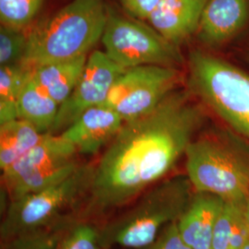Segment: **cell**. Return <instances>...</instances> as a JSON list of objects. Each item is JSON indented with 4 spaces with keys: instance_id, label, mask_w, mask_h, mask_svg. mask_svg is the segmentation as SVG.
Wrapping results in <instances>:
<instances>
[{
    "instance_id": "cell-21",
    "label": "cell",
    "mask_w": 249,
    "mask_h": 249,
    "mask_svg": "<svg viewBox=\"0 0 249 249\" xmlns=\"http://www.w3.org/2000/svg\"><path fill=\"white\" fill-rule=\"evenodd\" d=\"M45 3V0H0L1 25L28 30Z\"/></svg>"
},
{
    "instance_id": "cell-20",
    "label": "cell",
    "mask_w": 249,
    "mask_h": 249,
    "mask_svg": "<svg viewBox=\"0 0 249 249\" xmlns=\"http://www.w3.org/2000/svg\"><path fill=\"white\" fill-rule=\"evenodd\" d=\"M75 222L72 217L51 226L18 234L1 242V249H53L66 230Z\"/></svg>"
},
{
    "instance_id": "cell-16",
    "label": "cell",
    "mask_w": 249,
    "mask_h": 249,
    "mask_svg": "<svg viewBox=\"0 0 249 249\" xmlns=\"http://www.w3.org/2000/svg\"><path fill=\"white\" fill-rule=\"evenodd\" d=\"M59 107L32 74L18 98V118L33 124L41 133H50Z\"/></svg>"
},
{
    "instance_id": "cell-10",
    "label": "cell",
    "mask_w": 249,
    "mask_h": 249,
    "mask_svg": "<svg viewBox=\"0 0 249 249\" xmlns=\"http://www.w3.org/2000/svg\"><path fill=\"white\" fill-rule=\"evenodd\" d=\"M124 70L112 61L104 51L95 50L90 53L71 94L59 107L50 134L61 133L84 112L104 105Z\"/></svg>"
},
{
    "instance_id": "cell-14",
    "label": "cell",
    "mask_w": 249,
    "mask_h": 249,
    "mask_svg": "<svg viewBox=\"0 0 249 249\" xmlns=\"http://www.w3.org/2000/svg\"><path fill=\"white\" fill-rule=\"evenodd\" d=\"M225 200L205 192H194L178 220L181 236L193 249H211L214 228Z\"/></svg>"
},
{
    "instance_id": "cell-6",
    "label": "cell",
    "mask_w": 249,
    "mask_h": 249,
    "mask_svg": "<svg viewBox=\"0 0 249 249\" xmlns=\"http://www.w3.org/2000/svg\"><path fill=\"white\" fill-rule=\"evenodd\" d=\"M94 165L80 164L71 176L53 186L10 201L0 225L1 242L51 226L89 193Z\"/></svg>"
},
{
    "instance_id": "cell-4",
    "label": "cell",
    "mask_w": 249,
    "mask_h": 249,
    "mask_svg": "<svg viewBox=\"0 0 249 249\" xmlns=\"http://www.w3.org/2000/svg\"><path fill=\"white\" fill-rule=\"evenodd\" d=\"M186 68L185 82L192 95L249 143V72L204 48L189 52Z\"/></svg>"
},
{
    "instance_id": "cell-12",
    "label": "cell",
    "mask_w": 249,
    "mask_h": 249,
    "mask_svg": "<svg viewBox=\"0 0 249 249\" xmlns=\"http://www.w3.org/2000/svg\"><path fill=\"white\" fill-rule=\"evenodd\" d=\"M124 123L113 108L102 105L84 112L59 135L71 143L78 153L93 155L113 141Z\"/></svg>"
},
{
    "instance_id": "cell-26",
    "label": "cell",
    "mask_w": 249,
    "mask_h": 249,
    "mask_svg": "<svg viewBox=\"0 0 249 249\" xmlns=\"http://www.w3.org/2000/svg\"><path fill=\"white\" fill-rule=\"evenodd\" d=\"M241 56H242L243 60H244L245 62L248 63L249 65V47H246L245 49L242 50Z\"/></svg>"
},
{
    "instance_id": "cell-17",
    "label": "cell",
    "mask_w": 249,
    "mask_h": 249,
    "mask_svg": "<svg viewBox=\"0 0 249 249\" xmlns=\"http://www.w3.org/2000/svg\"><path fill=\"white\" fill-rule=\"evenodd\" d=\"M46 134L41 133L33 124L19 118L0 124L1 171L23 157L43 141Z\"/></svg>"
},
{
    "instance_id": "cell-7",
    "label": "cell",
    "mask_w": 249,
    "mask_h": 249,
    "mask_svg": "<svg viewBox=\"0 0 249 249\" xmlns=\"http://www.w3.org/2000/svg\"><path fill=\"white\" fill-rule=\"evenodd\" d=\"M101 43L104 52L123 69L155 65L182 69L186 59L173 45L143 20L124 16L108 6Z\"/></svg>"
},
{
    "instance_id": "cell-28",
    "label": "cell",
    "mask_w": 249,
    "mask_h": 249,
    "mask_svg": "<svg viewBox=\"0 0 249 249\" xmlns=\"http://www.w3.org/2000/svg\"><path fill=\"white\" fill-rule=\"evenodd\" d=\"M241 249H249V241L248 243H246V245Z\"/></svg>"
},
{
    "instance_id": "cell-9",
    "label": "cell",
    "mask_w": 249,
    "mask_h": 249,
    "mask_svg": "<svg viewBox=\"0 0 249 249\" xmlns=\"http://www.w3.org/2000/svg\"><path fill=\"white\" fill-rule=\"evenodd\" d=\"M182 69L147 65L125 69L113 85L104 105L124 122L150 113L185 82Z\"/></svg>"
},
{
    "instance_id": "cell-18",
    "label": "cell",
    "mask_w": 249,
    "mask_h": 249,
    "mask_svg": "<svg viewBox=\"0 0 249 249\" xmlns=\"http://www.w3.org/2000/svg\"><path fill=\"white\" fill-rule=\"evenodd\" d=\"M249 241L246 201H225L214 228L211 249H241Z\"/></svg>"
},
{
    "instance_id": "cell-8",
    "label": "cell",
    "mask_w": 249,
    "mask_h": 249,
    "mask_svg": "<svg viewBox=\"0 0 249 249\" xmlns=\"http://www.w3.org/2000/svg\"><path fill=\"white\" fill-rule=\"evenodd\" d=\"M78 151L59 134L47 133L41 142L2 171V185L9 201L59 183L80 167Z\"/></svg>"
},
{
    "instance_id": "cell-24",
    "label": "cell",
    "mask_w": 249,
    "mask_h": 249,
    "mask_svg": "<svg viewBox=\"0 0 249 249\" xmlns=\"http://www.w3.org/2000/svg\"><path fill=\"white\" fill-rule=\"evenodd\" d=\"M144 249H193L188 246L178 230V221L167 225L151 245Z\"/></svg>"
},
{
    "instance_id": "cell-25",
    "label": "cell",
    "mask_w": 249,
    "mask_h": 249,
    "mask_svg": "<svg viewBox=\"0 0 249 249\" xmlns=\"http://www.w3.org/2000/svg\"><path fill=\"white\" fill-rule=\"evenodd\" d=\"M128 16L146 20L159 7L162 0H118Z\"/></svg>"
},
{
    "instance_id": "cell-3",
    "label": "cell",
    "mask_w": 249,
    "mask_h": 249,
    "mask_svg": "<svg viewBox=\"0 0 249 249\" xmlns=\"http://www.w3.org/2000/svg\"><path fill=\"white\" fill-rule=\"evenodd\" d=\"M107 15L105 0H71L30 29L21 64L34 71L45 64L88 55L102 39Z\"/></svg>"
},
{
    "instance_id": "cell-5",
    "label": "cell",
    "mask_w": 249,
    "mask_h": 249,
    "mask_svg": "<svg viewBox=\"0 0 249 249\" xmlns=\"http://www.w3.org/2000/svg\"><path fill=\"white\" fill-rule=\"evenodd\" d=\"M194 192L187 176L156 184L139 196V200L124 213L100 227L104 248L146 249L167 225L178 221Z\"/></svg>"
},
{
    "instance_id": "cell-15",
    "label": "cell",
    "mask_w": 249,
    "mask_h": 249,
    "mask_svg": "<svg viewBox=\"0 0 249 249\" xmlns=\"http://www.w3.org/2000/svg\"><path fill=\"white\" fill-rule=\"evenodd\" d=\"M88 56L45 64L33 71V78L61 106L80 80Z\"/></svg>"
},
{
    "instance_id": "cell-1",
    "label": "cell",
    "mask_w": 249,
    "mask_h": 249,
    "mask_svg": "<svg viewBox=\"0 0 249 249\" xmlns=\"http://www.w3.org/2000/svg\"><path fill=\"white\" fill-rule=\"evenodd\" d=\"M207 111L178 88L150 113L126 121L94 165L80 218H92L133 201L169 174L203 128Z\"/></svg>"
},
{
    "instance_id": "cell-27",
    "label": "cell",
    "mask_w": 249,
    "mask_h": 249,
    "mask_svg": "<svg viewBox=\"0 0 249 249\" xmlns=\"http://www.w3.org/2000/svg\"><path fill=\"white\" fill-rule=\"evenodd\" d=\"M246 213H247V216H248L249 222V196L246 200Z\"/></svg>"
},
{
    "instance_id": "cell-19",
    "label": "cell",
    "mask_w": 249,
    "mask_h": 249,
    "mask_svg": "<svg viewBox=\"0 0 249 249\" xmlns=\"http://www.w3.org/2000/svg\"><path fill=\"white\" fill-rule=\"evenodd\" d=\"M32 74L22 64L0 67V124L18 118V98Z\"/></svg>"
},
{
    "instance_id": "cell-22",
    "label": "cell",
    "mask_w": 249,
    "mask_h": 249,
    "mask_svg": "<svg viewBox=\"0 0 249 249\" xmlns=\"http://www.w3.org/2000/svg\"><path fill=\"white\" fill-rule=\"evenodd\" d=\"M53 249H106L101 229L88 222L75 221L63 233Z\"/></svg>"
},
{
    "instance_id": "cell-2",
    "label": "cell",
    "mask_w": 249,
    "mask_h": 249,
    "mask_svg": "<svg viewBox=\"0 0 249 249\" xmlns=\"http://www.w3.org/2000/svg\"><path fill=\"white\" fill-rule=\"evenodd\" d=\"M186 170L194 191L244 202L249 196V143L223 124L200 131L187 147Z\"/></svg>"
},
{
    "instance_id": "cell-11",
    "label": "cell",
    "mask_w": 249,
    "mask_h": 249,
    "mask_svg": "<svg viewBox=\"0 0 249 249\" xmlns=\"http://www.w3.org/2000/svg\"><path fill=\"white\" fill-rule=\"evenodd\" d=\"M249 22V0H208L196 36L204 49L216 52L231 44Z\"/></svg>"
},
{
    "instance_id": "cell-13",
    "label": "cell",
    "mask_w": 249,
    "mask_h": 249,
    "mask_svg": "<svg viewBox=\"0 0 249 249\" xmlns=\"http://www.w3.org/2000/svg\"><path fill=\"white\" fill-rule=\"evenodd\" d=\"M208 0H162L147 19L155 31L180 47L195 36Z\"/></svg>"
},
{
    "instance_id": "cell-23",
    "label": "cell",
    "mask_w": 249,
    "mask_h": 249,
    "mask_svg": "<svg viewBox=\"0 0 249 249\" xmlns=\"http://www.w3.org/2000/svg\"><path fill=\"white\" fill-rule=\"evenodd\" d=\"M29 31L0 26V67L21 64L26 53Z\"/></svg>"
}]
</instances>
